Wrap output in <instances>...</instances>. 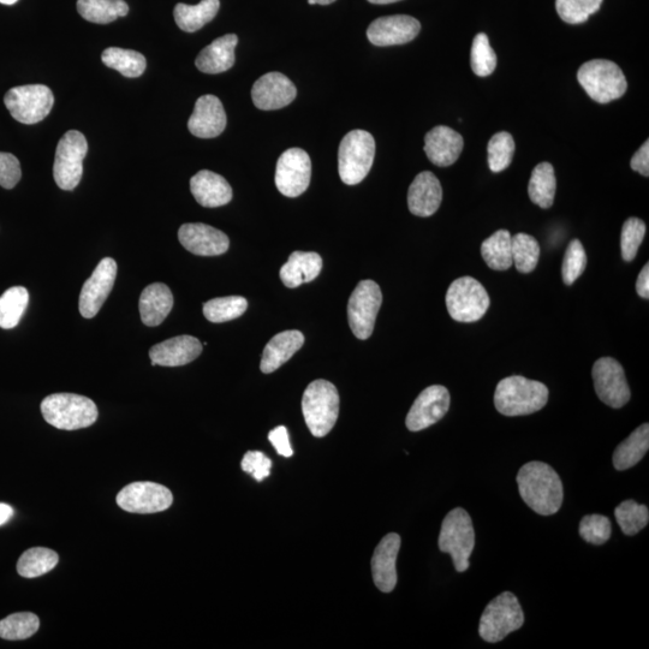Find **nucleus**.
Segmentation results:
<instances>
[{
	"label": "nucleus",
	"instance_id": "f257e3e1",
	"mask_svg": "<svg viewBox=\"0 0 649 649\" xmlns=\"http://www.w3.org/2000/svg\"><path fill=\"white\" fill-rule=\"evenodd\" d=\"M518 491L525 503L541 516L557 514L563 504L561 478L549 464L529 462L517 474Z\"/></svg>",
	"mask_w": 649,
	"mask_h": 649
},
{
	"label": "nucleus",
	"instance_id": "f03ea898",
	"mask_svg": "<svg viewBox=\"0 0 649 649\" xmlns=\"http://www.w3.org/2000/svg\"><path fill=\"white\" fill-rule=\"evenodd\" d=\"M549 401V389L540 381L514 375L499 381L494 406L505 416H525L539 412Z\"/></svg>",
	"mask_w": 649,
	"mask_h": 649
},
{
	"label": "nucleus",
	"instance_id": "7ed1b4c3",
	"mask_svg": "<svg viewBox=\"0 0 649 649\" xmlns=\"http://www.w3.org/2000/svg\"><path fill=\"white\" fill-rule=\"evenodd\" d=\"M47 424L63 431H76L95 424L98 408L92 400L75 394H55L41 403Z\"/></svg>",
	"mask_w": 649,
	"mask_h": 649
},
{
	"label": "nucleus",
	"instance_id": "20e7f679",
	"mask_svg": "<svg viewBox=\"0 0 649 649\" xmlns=\"http://www.w3.org/2000/svg\"><path fill=\"white\" fill-rule=\"evenodd\" d=\"M302 412L314 437L327 436L335 427L339 415L337 387L327 380L313 381L303 394Z\"/></svg>",
	"mask_w": 649,
	"mask_h": 649
},
{
	"label": "nucleus",
	"instance_id": "39448f33",
	"mask_svg": "<svg viewBox=\"0 0 649 649\" xmlns=\"http://www.w3.org/2000/svg\"><path fill=\"white\" fill-rule=\"evenodd\" d=\"M577 80L586 93L599 104H609L622 98L628 89L623 71L606 59H593L577 71Z\"/></svg>",
	"mask_w": 649,
	"mask_h": 649
},
{
	"label": "nucleus",
	"instance_id": "423d86ee",
	"mask_svg": "<svg viewBox=\"0 0 649 649\" xmlns=\"http://www.w3.org/2000/svg\"><path fill=\"white\" fill-rule=\"evenodd\" d=\"M375 157V140L365 130H353L344 136L338 151V172L343 183L355 186L361 183Z\"/></svg>",
	"mask_w": 649,
	"mask_h": 649
},
{
	"label": "nucleus",
	"instance_id": "0eeeda50",
	"mask_svg": "<svg viewBox=\"0 0 649 649\" xmlns=\"http://www.w3.org/2000/svg\"><path fill=\"white\" fill-rule=\"evenodd\" d=\"M475 546L472 518L462 508L451 510L443 521L439 535V550L449 553L458 573L469 568V558Z\"/></svg>",
	"mask_w": 649,
	"mask_h": 649
},
{
	"label": "nucleus",
	"instance_id": "6e6552de",
	"mask_svg": "<svg viewBox=\"0 0 649 649\" xmlns=\"http://www.w3.org/2000/svg\"><path fill=\"white\" fill-rule=\"evenodd\" d=\"M523 623H525V613L520 601L515 594L504 592L494 598L482 613L479 634L482 640L497 643L521 629Z\"/></svg>",
	"mask_w": 649,
	"mask_h": 649
},
{
	"label": "nucleus",
	"instance_id": "1a4fd4ad",
	"mask_svg": "<svg viewBox=\"0 0 649 649\" xmlns=\"http://www.w3.org/2000/svg\"><path fill=\"white\" fill-rule=\"evenodd\" d=\"M490 296L482 284L472 277L456 279L446 293L450 317L458 323H475L490 307Z\"/></svg>",
	"mask_w": 649,
	"mask_h": 649
},
{
	"label": "nucleus",
	"instance_id": "9d476101",
	"mask_svg": "<svg viewBox=\"0 0 649 649\" xmlns=\"http://www.w3.org/2000/svg\"><path fill=\"white\" fill-rule=\"evenodd\" d=\"M4 104L15 121L37 124L50 115L55 97L44 85H28L11 88L5 95Z\"/></svg>",
	"mask_w": 649,
	"mask_h": 649
},
{
	"label": "nucleus",
	"instance_id": "9b49d317",
	"mask_svg": "<svg viewBox=\"0 0 649 649\" xmlns=\"http://www.w3.org/2000/svg\"><path fill=\"white\" fill-rule=\"evenodd\" d=\"M88 144L77 130H69L58 142L53 177L57 186L63 190H74L79 186L83 175V159L86 158Z\"/></svg>",
	"mask_w": 649,
	"mask_h": 649
},
{
	"label": "nucleus",
	"instance_id": "f8f14e48",
	"mask_svg": "<svg viewBox=\"0 0 649 649\" xmlns=\"http://www.w3.org/2000/svg\"><path fill=\"white\" fill-rule=\"evenodd\" d=\"M381 303L383 294L377 283L362 281L357 284L348 303L349 325L356 338L365 341L372 336Z\"/></svg>",
	"mask_w": 649,
	"mask_h": 649
},
{
	"label": "nucleus",
	"instance_id": "ddd939ff",
	"mask_svg": "<svg viewBox=\"0 0 649 649\" xmlns=\"http://www.w3.org/2000/svg\"><path fill=\"white\" fill-rule=\"evenodd\" d=\"M174 496L168 487L156 482H134L117 494V504L133 514H156L168 510Z\"/></svg>",
	"mask_w": 649,
	"mask_h": 649
},
{
	"label": "nucleus",
	"instance_id": "4468645a",
	"mask_svg": "<svg viewBox=\"0 0 649 649\" xmlns=\"http://www.w3.org/2000/svg\"><path fill=\"white\" fill-rule=\"evenodd\" d=\"M594 389L606 406L619 409L630 401L631 392L624 369L612 357H603L593 366Z\"/></svg>",
	"mask_w": 649,
	"mask_h": 649
},
{
	"label": "nucleus",
	"instance_id": "2eb2a0df",
	"mask_svg": "<svg viewBox=\"0 0 649 649\" xmlns=\"http://www.w3.org/2000/svg\"><path fill=\"white\" fill-rule=\"evenodd\" d=\"M312 162L306 151L290 148L278 159L276 186L287 198H297L306 192L311 183Z\"/></svg>",
	"mask_w": 649,
	"mask_h": 649
},
{
	"label": "nucleus",
	"instance_id": "dca6fc26",
	"mask_svg": "<svg viewBox=\"0 0 649 649\" xmlns=\"http://www.w3.org/2000/svg\"><path fill=\"white\" fill-rule=\"evenodd\" d=\"M450 392L442 385H432L421 392L407 415L409 431L420 432L436 425L450 408Z\"/></svg>",
	"mask_w": 649,
	"mask_h": 649
},
{
	"label": "nucleus",
	"instance_id": "f3484780",
	"mask_svg": "<svg viewBox=\"0 0 649 649\" xmlns=\"http://www.w3.org/2000/svg\"><path fill=\"white\" fill-rule=\"evenodd\" d=\"M116 277V261L111 258L101 260L81 290L79 308L83 318L92 319L99 313L115 285Z\"/></svg>",
	"mask_w": 649,
	"mask_h": 649
},
{
	"label": "nucleus",
	"instance_id": "a211bd4d",
	"mask_svg": "<svg viewBox=\"0 0 649 649\" xmlns=\"http://www.w3.org/2000/svg\"><path fill=\"white\" fill-rule=\"evenodd\" d=\"M420 31V22L412 16H386L371 23L367 29V38L379 47L404 45L418 37Z\"/></svg>",
	"mask_w": 649,
	"mask_h": 649
},
{
	"label": "nucleus",
	"instance_id": "6ab92c4d",
	"mask_svg": "<svg viewBox=\"0 0 649 649\" xmlns=\"http://www.w3.org/2000/svg\"><path fill=\"white\" fill-rule=\"evenodd\" d=\"M296 95L294 83L281 73L261 76L252 88L253 103L263 111L283 109L293 103Z\"/></svg>",
	"mask_w": 649,
	"mask_h": 649
},
{
	"label": "nucleus",
	"instance_id": "aec40b11",
	"mask_svg": "<svg viewBox=\"0 0 649 649\" xmlns=\"http://www.w3.org/2000/svg\"><path fill=\"white\" fill-rule=\"evenodd\" d=\"M178 240L188 252L199 256L222 255L230 246L229 237L223 231L201 223L182 225Z\"/></svg>",
	"mask_w": 649,
	"mask_h": 649
},
{
	"label": "nucleus",
	"instance_id": "412c9836",
	"mask_svg": "<svg viewBox=\"0 0 649 649\" xmlns=\"http://www.w3.org/2000/svg\"><path fill=\"white\" fill-rule=\"evenodd\" d=\"M226 123L228 119L222 101L207 94L196 101L193 115L188 121V129L196 138L213 139L224 132Z\"/></svg>",
	"mask_w": 649,
	"mask_h": 649
},
{
	"label": "nucleus",
	"instance_id": "4be33fe9",
	"mask_svg": "<svg viewBox=\"0 0 649 649\" xmlns=\"http://www.w3.org/2000/svg\"><path fill=\"white\" fill-rule=\"evenodd\" d=\"M401 537L396 533L381 539L372 558V575L380 592L391 593L397 585L396 562L401 549Z\"/></svg>",
	"mask_w": 649,
	"mask_h": 649
},
{
	"label": "nucleus",
	"instance_id": "5701e85b",
	"mask_svg": "<svg viewBox=\"0 0 649 649\" xmlns=\"http://www.w3.org/2000/svg\"><path fill=\"white\" fill-rule=\"evenodd\" d=\"M443 200V188L436 175L421 172L410 184L408 192L409 211L414 216L427 218L439 210Z\"/></svg>",
	"mask_w": 649,
	"mask_h": 649
},
{
	"label": "nucleus",
	"instance_id": "b1692460",
	"mask_svg": "<svg viewBox=\"0 0 649 649\" xmlns=\"http://www.w3.org/2000/svg\"><path fill=\"white\" fill-rule=\"evenodd\" d=\"M202 344L198 338L180 336L154 345L150 350L152 366L180 367L198 359Z\"/></svg>",
	"mask_w": 649,
	"mask_h": 649
},
{
	"label": "nucleus",
	"instance_id": "393cba45",
	"mask_svg": "<svg viewBox=\"0 0 649 649\" xmlns=\"http://www.w3.org/2000/svg\"><path fill=\"white\" fill-rule=\"evenodd\" d=\"M462 135L449 127L439 125L425 136V152L428 159L440 168H446L457 162L463 151Z\"/></svg>",
	"mask_w": 649,
	"mask_h": 649
},
{
	"label": "nucleus",
	"instance_id": "a878e982",
	"mask_svg": "<svg viewBox=\"0 0 649 649\" xmlns=\"http://www.w3.org/2000/svg\"><path fill=\"white\" fill-rule=\"evenodd\" d=\"M190 190L202 207H222L232 200V189L228 181L208 170L198 172L190 180Z\"/></svg>",
	"mask_w": 649,
	"mask_h": 649
},
{
	"label": "nucleus",
	"instance_id": "bb28decb",
	"mask_svg": "<svg viewBox=\"0 0 649 649\" xmlns=\"http://www.w3.org/2000/svg\"><path fill=\"white\" fill-rule=\"evenodd\" d=\"M238 44L236 34H226L205 47L196 58L195 65L201 73L222 74L235 64V49Z\"/></svg>",
	"mask_w": 649,
	"mask_h": 649
},
{
	"label": "nucleus",
	"instance_id": "cd10ccee",
	"mask_svg": "<svg viewBox=\"0 0 649 649\" xmlns=\"http://www.w3.org/2000/svg\"><path fill=\"white\" fill-rule=\"evenodd\" d=\"M305 344V336L300 331H284L278 333L267 343L260 369L265 374H271L284 363H287Z\"/></svg>",
	"mask_w": 649,
	"mask_h": 649
},
{
	"label": "nucleus",
	"instance_id": "c85d7f7f",
	"mask_svg": "<svg viewBox=\"0 0 649 649\" xmlns=\"http://www.w3.org/2000/svg\"><path fill=\"white\" fill-rule=\"evenodd\" d=\"M172 307H174V296L168 285L154 283L142 291L139 309L142 323L145 325L159 326L168 318Z\"/></svg>",
	"mask_w": 649,
	"mask_h": 649
},
{
	"label": "nucleus",
	"instance_id": "c756f323",
	"mask_svg": "<svg viewBox=\"0 0 649 649\" xmlns=\"http://www.w3.org/2000/svg\"><path fill=\"white\" fill-rule=\"evenodd\" d=\"M323 270V259L318 253L295 252L290 255L279 276L285 287L294 289L300 285L313 282Z\"/></svg>",
	"mask_w": 649,
	"mask_h": 649
},
{
	"label": "nucleus",
	"instance_id": "7c9ffc66",
	"mask_svg": "<svg viewBox=\"0 0 649 649\" xmlns=\"http://www.w3.org/2000/svg\"><path fill=\"white\" fill-rule=\"evenodd\" d=\"M649 449V425L643 424L619 444L613 454V467L619 472L636 466Z\"/></svg>",
	"mask_w": 649,
	"mask_h": 649
},
{
	"label": "nucleus",
	"instance_id": "2f4dec72",
	"mask_svg": "<svg viewBox=\"0 0 649 649\" xmlns=\"http://www.w3.org/2000/svg\"><path fill=\"white\" fill-rule=\"evenodd\" d=\"M219 8V0H201L198 5L180 3L174 10L175 21L183 32H198L217 16Z\"/></svg>",
	"mask_w": 649,
	"mask_h": 649
},
{
	"label": "nucleus",
	"instance_id": "473e14b6",
	"mask_svg": "<svg viewBox=\"0 0 649 649\" xmlns=\"http://www.w3.org/2000/svg\"><path fill=\"white\" fill-rule=\"evenodd\" d=\"M77 11L88 22L107 25L127 16L129 7L124 0H77Z\"/></svg>",
	"mask_w": 649,
	"mask_h": 649
},
{
	"label": "nucleus",
	"instance_id": "72a5a7b5",
	"mask_svg": "<svg viewBox=\"0 0 649 649\" xmlns=\"http://www.w3.org/2000/svg\"><path fill=\"white\" fill-rule=\"evenodd\" d=\"M557 180L555 169L550 163L535 166L528 184L529 198L541 208H550L555 201Z\"/></svg>",
	"mask_w": 649,
	"mask_h": 649
},
{
	"label": "nucleus",
	"instance_id": "f704fd0d",
	"mask_svg": "<svg viewBox=\"0 0 649 649\" xmlns=\"http://www.w3.org/2000/svg\"><path fill=\"white\" fill-rule=\"evenodd\" d=\"M512 236L508 230H499L481 244V255L485 263L494 271L509 270L512 261Z\"/></svg>",
	"mask_w": 649,
	"mask_h": 649
},
{
	"label": "nucleus",
	"instance_id": "c9c22d12",
	"mask_svg": "<svg viewBox=\"0 0 649 649\" xmlns=\"http://www.w3.org/2000/svg\"><path fill=\"white\" fill-rule=\"evenodd\" d=\"M101 61L111 69H115L125 77H139L145 73L147 61L144 55L133 50L110 47L101 55Z\"/></svg>",
	"mask_w": 649,
	"mask_h": 649
},
{
	"label": "nucleus",
	"instance_id": "e433bc0d",
	"mask_svg": "<svg viewBox=\"0 0 649 649\" xmlns=\"http://www.w3.org/2000/svg\"><path fill=\"white\" fill-rule=\"evenodd\" d=\"M59 557L55 551L46 547H33L27 550L17 563V573L26 579H35L50 573L56 568Z\"/></svg>",
	"mask_w": 649,
	"mask_h": 649
},
{
	"label": "nucleus",
	"instance_id": "4c0bfd02",
	"mask_svg": "<svg viewBox=\"0 0 649 649\" xmlns=\"http://www.w3.org/2000/svg\"><path fill=\"white\" fill-rule=\"evenodd\" d=\"M29 303L26 288L13 287L0 296V327L5 330L19 325Z\"/></svg>",
	"mask_w": 649,
	"mask_h": 649
},
{
	"label": "nucleus",
	"instance_id": "58836bf2",
	"mask_svg": "<svg viewBox=\"0 0 649 649\" xmlns=\"http://www.w3.org/2000/svg\"><path fill=\"white\" fill-rule=\"evenodd\" d=\"M247 308L248 301L242 296L219 297L205 303L204 315L211 323L222 324L240 318Z\"/></svg>",
	"mask_w": 649,
	"mask_h": 649
},
{
	"label": "nucleus",
	"instance_id": "ea45409f",
	"mask_svg": "<svg viewBox=\"0 0 649 649\" xmlns=\"http://www.w3.org/2000/svg\"><path fill=\"white\" fill-rule=\"evenodd\" d=\"M512 261L518 272L531 273L539 263L540 246L531 235L517 234L511 241Z\"/></svg>",
	"mask_w": 649,
	"mask_h": 649
},
{
	"label": "nucleus",
	"instance_id": "a19ab883",
	"mask_svg": "<svg viewBox=\"0 0 649 649\" xmlns=\"http://www.w3.org/2000/svg\"><path fill=\"white\" fill-rule=\"evenodd\" d=\"M39 627V618L34 613H14L0 621V637L9 641L26 640L37 633Z\"/></svg>",
	"mask_w": 649,
	"mask_h": 649
},
{
	"label": "nucleus",
	"instance_id": "79ce46f5",
	"mask_svg": "<svg viewBox=\"0 0 649 649\" xmlns=\"http://www.w3.org/2000/svg\"><path fill=\"white\" fill-rule=\"evenodd\" d=\"M618 526L628 537H633L648 525L649 511L646 505L637 504L635 500H624L615 510Z\"/></svg>",
	"mask_w": 649,
	"mask_h": 649
},
{
	"label": "nucleus",
	"instance_id": "37998d69",
	"mask_svg": "<svg viewBox=\"0 0 649 649\" xmlns=\"http://www.w3.org/2000/svg\"><path fill=\"white\" fill-rule=\"evenodd\" d=\"M488 166L494 174L509 168L515 153V141L511 134L500 132L488 142Z\"/></svg>",
	"mask_w": 649,
	"mask_h": 649
},
{
	"label": "nucleus",
	"instance_id": "c03bdc74",
	"mask_svg": "<svg viewBox=\"0 0 649 649\" xmlns=\"http://www.w3.org/2000/svg\"><path fill=\"white\" fill-rule=\"evenodd\" d=\"M470 65L475 75L486 77L493 74L497 68V55L492 49L490 40L485 33L476 35L470 51Z\"/></svg>",
	"mask_w": 649,
	"mask_h": 649
},
{
	"label": "nucleus",
	"instance_id": "a18cd8bd",
	"mask_svg": "<svg viewBox=\"0 0 649 649\" xmlns=\"http://www.w3.org/2000/svg\"><path fill=\"white\" fill-rule=\"evenodd\" d=\"M601 4L603 0H556V10L564 22L580 25L598 13Z\"/></svg>",
	"mask_w": 649,
	"mask_h": 649
},
{
	"label": "nucleus",
	"instance_id": "49530a36",
	"mask_svg": "<svg viewBox=\"0 0 649 649\" xmlns=\"http://www.w3.org/2000/svg\"><path fill=\"white\" fill-rule=\"evenodd\" d=\"M579 533L588 544L604 545L611 538V521L603 515H587L580 522Z\"/></svg>",
	"mask_w": 649,
	"mask_h": 649
},
{
	"label": "nucleus",
	"instance_id": "de8ad7c7",
	"mask_svg": "<svg viewBox=\"0 0 649 649\" xmlns=\"http://www.w3.org/2000/svg\"><path fill=\"white\" fill-rule=\"evenodd\" d=\"M587 267V254L579 240L569 243L567 252L564 255L562 266L563 281L567 285H573L579 279Z\"/></svg>",
	"mask_w": 649,
	"mask_h": 649
},
{
	"label": "nucleus",
	"instance_id": "09e8293b",
	"mask_svg": "<svg viewBox=\"0 0 649 649\" xmlns=\"http://www.w3.org/2000/svg\"><path fill=\"white\" fill-rule=\"evenodd\" d=\"M646 235V224L639 218H629L624 223L621 237L623 260L630 263L636 258L637 252Z\"/></svg>",
	"mask_w": 649,
	"mask_h": 649
},
{
	"label": "nucleus",
	"instance_id": "8fccbe9b",
	"mask_svg": "<svg viewBox=\"0 0 649 649\" xmlns=\"http://www.w3.org/2000/svg\"><path fill=\"white\" fill-rule=\"evenodd\" d=\"M241 467L243 472L250 474L256 481H263L271 474L272 462L263 452L248 451L244 455Z\"/></svg>",
	"mask_w": 649,
	"mask_h": 649
},
{
	"label": "nucleus",
	"instance_id": "3c124183",
	"mask_svg": "<svg viewBox=\"0 0 649 649\" xmlns=\"http://www.w3.org/2000/svg\"><path fill=\"white\" fill-rule=\"evenodd\" d=\"M22 177L21 164L14 154L0 152V187L13 189Z\"/></svg>",
	"mask_w": 649,
	"mask_h": 649
},
{
	"label": "nucleus",
	"instance_id": "603ef678",
	"mask_svg": "<svg viewBox=\"0 0 649 649\" xmlns=\"http://www.w3.org/2000/svg\"><path fill=\"white\" fill-rule=\"evenodd\" d=\"M269 439L279 455L283 457H291L294 455L293 448L290 445L287 427L279 426L275 428V430L270 432Z\"/></svg>",
	"mask_w": 649,
	"mask_h": 649
},
{
	"label": "nucleus",
	"instance_id": "864d4df0",
	"mask_svg": "<svg viewBox=\"0 0 649 649\" xmlns=\"http://www.w3.org/2000/svg\"><path fill=\"white\" fill-rule=\"evenodd\" d=\"M631 169L636 172H639L640 175L648 177L649 176V142L646 141L643 144L639 151L634 154L633 159H631Z\"/></svg>",
	"mask_w": 649,
	"mask_h": 649
},
{
	"label": "nucleus",
	"instance_id": "5fc2aeb1",
	"mask_svg": "<svg viewBox=\"0 0 649 649\" xmlns=\"http://www.w3.org/2000/svg\"><path fill=\"white\" fill-rule=\"evenodd\" d=\"M636 291L642 299H649V265L643 266L636 282Z\"/></svg>",
	"mask_w": 649,
	"mask_h": 649
},
{
	"label": "nucleus",
	"instance_id": "6e6d98bb",
	"mask_svg": "<svg viewBox=\"0 0 649 649\" xmlns=\"http://www.w3.org/2000/svg\"><path fill=\"white\" fill-rule=\"evenodd\" d=\"M15 511L13 506L8 504L0 503V526H4L5 523H8L11 518H13Z\"/></svg>",
	"mask_w": 649,
	"mask_h": 649
},
{
	"label": "nucleus",
	"instance_id": "4d7b16f0",
	"mask_svg": "<svg viewBox=\"0 0 649 649\" xmlns=\"http://www.w3.org/2000/svg\"><path fill=\"white\" fill-rule=\"evenodd\" d=\"M335 2H336V0H308L309 5H315V4L330 5V4L335 3Z\"/></svg>",
	"mask_w": 649,
	"mask_h": 649
},
{
	"label": "nucleus",
	"instance_id": "13d9d810",
	"mask_svg": "<svg viewBox=\"0 0 649 649\" xmlns=\"http://www.w3.org/2000/svg\"><path fill=\"white\" fill-rule=\"evenodd\" d=\"M368 2L377 5H386L401 2V0H368Z\"/></svg>",
	"mask_w": 649,
	"mask_h": 649
},
{
	"label": "nucleus",
	"instance_id": "bf43d9fd",
	"mask_svg": "<svg viewBox=\"0 0 649 649\" xmlns=\"http://www.w3.org/2000/svg\"><path fill=\"white\" fill-rule=\"evenodd\" d=\"M17 2H19V0H0V4L4 5H14Z\"/></svg>",
	"mask_w": 649,
	"mask_h": 649
}]
</instances>
